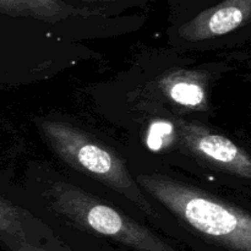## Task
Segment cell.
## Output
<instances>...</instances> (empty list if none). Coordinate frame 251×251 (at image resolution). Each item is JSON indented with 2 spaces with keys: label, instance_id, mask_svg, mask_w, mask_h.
I'll return each mask as SVG.
<instances>
[{
  "label": "cell",
  "instance_id": "6da1fadb",
  "mask_svg": "<svg viewBox=\"0 0 251 251\" xmlns=\"http://www.w3.org/2000/svg\"><path fill=\"white\" fill-rule=\"evenodd\" d=\"M135 181L216 244L230 251H251V217L243 208L162 174H140Z\"/></svg>",
  "mask_w": 251,
  "mask_h": 251
},
{
  "label": "cell",
  "instance_id": "3957f363",
  "mask_svg": "<svg viewBox=\"0 0 251 251\" xmlns=\"http://www.w3.org/2000/svg\"><path fill=\"white\" fill-rule=\"evenodd\" d=\"M47 199L54 212L78 227L114 239L135 251H178L145 226L73 184H51Z\"/></svg>",
  "mask_w": 251,
  "mask_h": 251
},
{
  "label": "cell",
  "instance_id": "52a82bcc",
  "mask_svg": "<svg viewBox=\"0 0 251 251\" xmlns=\"http://www.w3.org/2000/svg\"><path fill=\"white\" fill-rule=\"evenodd\" d=\"M0 14L11 17H29L56 24L70 17L104 15L103 7L76 6L64 0H0Z\"/></svg>",
  "mask_w": 251,
  "mask_h": 251
},
{
  "label": "cell",
  "instance_id": "277c9868",
  "mask_svg": "<svg viewBox=\"0 0 251 251\" xmlns=\"http://www.w3.org/2000/svg\"><path fill=\"white\" fill-rule=\"evenodd\" d=\"M176 130L181 146L203 163L239 178H251L249 153L225 135L183 119H176Z\"/></svg>",
  "mask_w": 251,
  "mask_h": 251
},
{
  "label": "cell",
  "instance_id": "7a4b0ae2",
  "mask_svg": "<svg viewBox=\"0 0 251 251\" xmlns=\"http://www.w3.org/2000/svg\"><path fill=\"white\" fill-rule=\"evenodd\" d=\"M39 129L51 151L68 166L125 196L150 218L157 217L126 163L107 145L69 123L43 120Z\"/></svg>",
  "mask_w": 251,
  "mask_h": 251
},
{
  "label": "cell",
  "instance_id": "30bf717a",
  "mask_svg": "<svg viewBox=\"0 0 251 251\" xmlns=\"http://www.w3.org/2000/svg\"><path fill=\"white\" fill-rule=\"evenodd\" d=\"M87 2H100V4H114V2L124 1V0H82Z\"/></svg>",
  "mask_w": 251,
  "mask_h": 251
},
{
  "label": "cell",
  "instance_id": "ba28073f",
  "mask_svg": "<svg viewBox=\"0 0 251 251\" xmlns=\"http://www.w3.org/2000/svg\"><path fill=\"white\" fill-rule=\"evenodd\" d=\"M0 232L24 239L21 208L2 196H0Z\"/></svg>",
  "mask_w": 251,
  "mask_h": 251
},
{
  "label": "cell",
  "instance_id": "9c48e42d",
  "mask_svg": "<svg viewBox=\"0 0 251 251\" xmlns=\"http://www.w3.org/2000/svg\"><path fill=\"white\" fill-rule=\"evenodd\" d=\"M14 250L15 251H47L42 249V248H37L34 247V245L29 244V243L25 242L24 239H17V238L14 245Z\"/></svg>",
  "mask_w": 251,
  "mask_h": 251
},
{
  "label": "cell",
  "instance_id": "5b68a950",
  "mask_svg": "<svg viewBox=\"0 0 251 251\" xmlns=\"http://www.w3.org/2000/svg\"><path fill=\"white\" fill-rule=\"evenodd\" d=\"M251 19V0H222L207 7L178 28L186 42H203L247 26Z\"/></svg>",
  "mask_w": 251,
  "mask_h": 251
},
{
  "label": "cell",
  "instance_id": "8992f818",
  "mask_svg": "<svg viewBox=\"0 0 251 251\" xmlns=\"http://www.w3.org/2000/svg\"><path fill=\"white\" fill-rule=\"evenodd\" d=\"M208 75L205 71L176 69L168 70L157 80L158 90L173 104L195 112L208 108Z\"/></svg>",
  "mask_w": 251,
  "mask_h": 251
}]
</instances>
